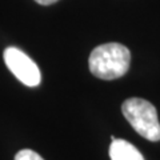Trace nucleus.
Masks as SVG:
<instances>
[{
    "mask_svg": "<svg viewBox=\"0 0 160 160\" xmlns=\"http://www.w3.org/2000/svg\"><path fill=\"white\" fill-rule=\"evenodd\" d=\"M131 63V52L120 43H106L89 55V71L99 79L113 80L124 76Z\"/></svg>",
    "mask_w": 160,
    "mask_h": 160,
    "instance_id": "f257e3e1",
    "label": "nucleus"
},
{
    "mask_svg": "<svg viewBox=\"0 0 160 160\" xmlns=\"http://www.w3.org/2000/svg\"><path fill=\"white\" fill-rule=\"evenodd\" d=\"M122 112L140 136L149 142L160 140V123L158 112L149 102L140 98L127 99L122 106Z\"/></svg>",
    "mask_w": 160,
    "mask_h": 160,
    "instance_id": "f03ea898",
    "label": "nucleus"
},
{
    "mask_svg": "<svg viewBox=\"0 0 160 160\" xmlns=\"http://www.w3.org/2000/svg\"><path fill=\"white\" fill-rule=\"evenodd\" d=\"M4 62L15 78L24 86L36 87L42 82V73L38 64L16 47H8L4 51Z\"/></svg>",
    "mask_w": 160,
    "mask_h": 160,
    "instance_id": "7ed1b4c3",
    "label": "nucleus"
},
{
    "mask_svg": "<svg viewBox=\"0 0 160 160\" xmlns=\"http://www.w3.org/2000/svg\"><path fill=\"white\" fill-rule=\"evenodd\" d=\"M111 160H144L143 155L131 143L123 139H113L109 146Z\"/></svg>",
    "mask_w": 160,
    "mask_h": 160,
    "instance_id": "20e7f679",
    "label": "nucleus"
},
{
    "mask_svg": "<svg viewBox=\"0 0 160 160\" xmlns=\"http://www.w3.org/2000/svg\"><path fill=\"white\" fill-rule=\"evenodd\" d=\"M15 160H44L39 153H36L32 149H22L16 153Z\"/></svg>",
    "mask_w": 160,
    "mask_h": 160,
    "instance_id": "39448f33",
    "label": "nucleus"
},
{
    "mask_svg": "<svg viewBox=\"0 0 160 160\" xmlns=\"http://www.w3.org/2000/svg\"><path fill=\"white\" fill-rule=\"evenodd\" d=\"M35 2L42 4V6H49V4H53V3L59 2V0H35Z\"/></svg>",
    "mask_w": 160,
    "mask_h": 160,
    "instance_id": "423d86ee",
    "label": "nucleus"
}]
</instances>
